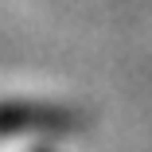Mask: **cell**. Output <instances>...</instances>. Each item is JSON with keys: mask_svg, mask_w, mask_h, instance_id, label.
<instances>
[{"mask_svg": "<svg viewBox=\"0 0 152 152\" xmlns=\"http://www.w3.org/2000/svg\"><path fill=\"white\" fill-rule=\"evenodd\" d=\"M27 125H35V129H74V117L63 113V109H31V113H23L16 105L0 109V133H16V129H27Z\"/></svg>", "mask_w": 152, "mask_h": 152, "instance_id": "obj_1", "label": "cell"}]
</instances>
